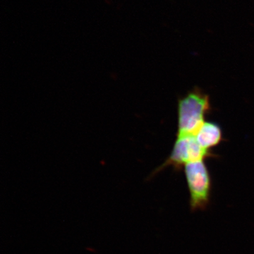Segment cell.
I'll return each instance as SVG.
<instances>
[{"label":"cell","mask_w":254,"mask_h":254,"mask_svg":"<svg viewBox=\"0 0 254 254\" xmlns=\"http://www.w3.org/2000/svg\"><path fill=\"white\" fill-rule=\"evenodd\" d=\"M190 191V207L192 212L203 211L211 200L212 179L204 160L193 162L184 167Z\"/></svg>","instance_id":"2"},{"label":"cell","mask_w":254,"mask_h":254,"mask_svg":"<svg viewBox=\"0 0 254 254\" xmlns=\"http://www.w3.org/2000/svg\"><path fill=\"white\" fill-rule=\"evenodd\" d=\"M212 107L210 97L195 87L178 100L177 136L195 135Z\"/></svg>","instance_id":"1"},{"label":"cell","mask_w":254,"mask_h":254,"mask_svg":"<svg viewBox=\"0 0 254 254\" xmlns=\"http://www.w3.org/2000/svg\"><path fill=\"white\" fill-rule=\"evenodd\" d=\"M194 136L198 144L208 150H211L224 139L221 127L213 122L205 121Z\"/></svg>","instance_id":"4"},{"label":"cell","mask_w":254,"mask_h":254,"mask_svg":"<svg viewBox=\"0 0 254 254\" xmlns=\"http://www.w3.org/2000/svg\"><path fill=\"white\" fill-rule=\"evenodd\" d=\"M214 157L215 155L211 150H205L198 144L194 135L177 136L176 141L168 158L152 172L149 179L153 178L168 167H173L175 170H180L187 164Z\"/></svg>","instance_id":"3"}]
</instances>
